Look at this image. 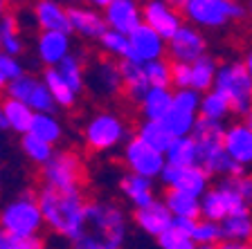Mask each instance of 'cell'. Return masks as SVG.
<instances>
[{
	"instance_id": "46",
	"label": "cell",
	"mask_w": 252,
	"mask_h": 249,
	"mask_svg": "<svg viewBox=\"0 0 252 249\" xmlns=\"http://www.w3.org/2000/svg\"><path fill=\"white\" fill-rule=\"evenodd\" d=\"M171 88L173 90L191 88V65H187V63H171Z\"/></svg>"
},
{
	"instance_id": "18",
	"label": "cell",
	"mask_w": 252,
	"mask_h": 249,
	"mask_svg": "<svg viewBox=\"0 0 252 249\" xmlns=\"http://www.w3.org/2000/svg\"><path fill=\"white\" fill-rule=\"evenodd\" d=\"M131 220H133V224H135V229H140L142 234L151 236L153 240H158L162 234H167L169 229L173 227V222H176L173 213L169 211L167 204L162 202V197L144 209H135V211L131 213Z\"/></svg>"
},
{
	"instance_id": "33",
	"label": "cell",
	"mask_w": 252,
	"mask_h": 249,
	"mask_svg": "<svg viewBox=\"0 0 252 249\" xmlns=\"http://www.w3.org/2000/svg\"><path fill=\"white\" fill-rule=\"evenodd\" d=\"M169 166H200V153L198 146H196L194 137H180V139H173L171 146L164 153Z\"/></svg>"
},
{
	"instance_id": "25",
	"label": "cell",
	"mask_w": 252,
	"mask_h": 249,
	"mask_svg": "<svg viewBox=\"0 0 252 249\" xmlns=\"http://www.w3.org/2000/svg\"><path fill=\"white\" fill-rule=\"evenodd\" d=\"M88 54L84 52V50H74L72 54H70L65 61L59 65V74H61L65 81H68V85L74 90L77 94L86 92V77H88Z\"/></svg>"
},
{
	"instance_id": "39",
	"label": "cell",
	"mask_w": 252,
	"mask_h": 249,
	"mask_svg": "<svg viewBox=\"0 0 252 249\" xmlns=\"http://www.w3.org/2000/svg\"><path fill=\"white\" fill-rule=\"evenodd\" d=\"M225 124H220V121H210V119H203L200 117L198 124H196L194 137L196 146H214V144H223V137H225Z\"/></svg>"
},
{
	"instance_id": "24",
	"label": "cell",
	"mask_w": 252,
	"mask_h": 249,
	"mask_svg": "<svg viewBox=\"0 0 252 249\" xmlns=\"http://www.w3.org/2000/svg\"><path fill=\"white\" fill-rule=\"evenodd\" d=\"M120 70H122V81H124V97L133 106H140L144 94L151 90L147 72H144V65H140L135 61H122Z\"/></svg>"
},
{
	"instance_id": "15",
	"label": "cell",
	"mask_w": 252,
	"mask_h": 249,
	"mask_svg": "<svg viewBox=\"0 0 252 249\" xmlns=\"http://www.w3.org/2000/svg\"><path fill=\"white\" fill-rule=\"evenodd\" d=\"M77 47L70 34L61 31H38L34 38V54L43 68H59Z\"/></svg>"
},
{
	"instance_id": "14",
	"label": "cell",
	"mask_w": 252,
	"mask_h": 249,
	"mask_svg": "<svg viewBox=\"0 0 252 249\" xmlns=\"http://www.w3.org/2000/svg\"><path fill=\"white\" fill-rule=\"evenodd\" d=\"M142 18L144 25L158 31L164 41H169L185 25L178 2H169V0H147L142 5Z\"/></svg>"
},
{
	"instance_id": "42",
	"label": "cell",
	"mask_w": 252,
	"mask_h": 249,
	"mask_svg": "<svg viewBox=\"0 0 252 249\" xmlns=\"http://www.w3.org/2000/svg\"><path fill=\"white\" fill-rule=\"evenodd\" d=\"M156 243H158V249H198V245L191 238V234H187V231H183L178 227H171Z\"/></svg>"
},
{
	"instance_id": "43",
	"label": "cell",
	"mask_w": 252,
	"mask_h": 249,
	"mask_svg": "<svg viewBox=\"0 0 252 249\" xmlns=\"http://www.w3.org/2000/svg\"><path fill=\"white\" fill-rule=\"evenodd\" d=\"M0 74L5 77L7 83H14V81H18L21 77H25L27 72H25V65H23L21 58L0 52Z\"/></svg>"
},
{
	"instance_id": "48",
	"label": "cell",
	"mask_w": 252,
	"mask_h": 249,
	"mask_svg": "<svg viewBox=\"0 0 252 249\" xmlns=\"http://www.w3.org/2000/svg\"><path fill=\"white\" fill-rule=\"evenodd\" d=\"M173 227H178V229H183V231H187V234H191V231H194V227H196V220L180 218V220H176V222H173Z\"/></svg>"
},
{
	"instance_id": "44",
	"label": "cell",
	"mask_w": 252,
	"mask_h": 249,
	"mask_svg": "<svg viewBox=\"0 0 252 249\" xmlns=\"http://www.w3.org/2000/svg\"><path fill=\"white\" fill-rule=\"evenodd\" d=\"M0 249H45V240L38 238H16L0 229Z\"/></svg>"
},
{
	"instance_id": "30",
	"label": "cell",
	"mask_w": 252,
	"mask_h": 249,
	"mask_svg": "<svg viewBox=\"0 0 252 249\" xmlns=\"http://www.w3.org/2000/svg\"><path fill=\"white\" fill-rule=\"evenodd\" d=\"M162 202L173 213V218H187V220H198L200 218V200L194 195H187L183 191H173V189H164Z\"/></svg>"
},
{
	"instance_id": "19",
	"label": "cell",
	"mask_w": 252,
	"mask_h": 249,
	"mask_svg": "<svg viewBox=\"0 0 252 249\" xmlns=\"http://www.w3.org/2000/svg\"><path fill=\"white\" fill-rule=\"evenodd\" d=\"M128 41H131V58L128 61L149 65L153 61L167 58V41L158 31H153L151 27L142 25L135 34L128 36Z\"/></svg>"
},
{
	"instance_id": "13",
	"label": "cell",
	"mask_w": 252,
	"mask_h": 249,
	"mask_svg": "<svg viewBox=\"0 0 252 249\" xmlns=\"http://www.w3.org/2000/svg\"><path fill=\"white\" fill-rule=\"evenodd\" d=\"M160 182L164 184V189L183 191L187 195L198 197V200L212 189V175L205 171L203 166H169L167 164Z\"/></svg>"
},
{
	"instance_id": "6",
	"label": "cell",
	"mask_w": 252,
	"mask_h": 249,
	"mask_svg": "<svg viewBox=\"0 0 252 249\" xmlns=\"http://www.w3.org/2000/svg\"><path fill=\"white\" fill-rule=\"evenodd\" d=\"M214 90H219L230 101L232 114L243 117L252 112V79L248 74L243 61H225L220 63L216 74Z\"/></svg>"
},
{
	"instance_id": "35",
	"label": "cell",
	"mask_w": 252,
	"mask_h": 249,
	"mask_svg": "<svg viewBox=\"0 0 252 249\" xmlns=\"http://www.w3.org/2000/svg\"><path fill=\"white\" fill-rule=\"evenodd\" d=\"M220 234H223V240L252 243V211L236 213L225 222H220Z\"/></svg>"
},
{
	"instance_id": "7",
	"label": "cell",
	"mask_w": 252,
	"mask_h": 249,
	"mask_svg": "<svg viewBox=\"0 0 252 249\" xmlns=\"http://www.w3.org/2000/svg\"><path fill=\"white\" fill-rule=\"evenodd\" d=\"M41 187L50 189H84L86 162L74 148H57L54 157L41 168Z\"/></svg>"
},
{
	"instance_id": "40",
	"label": "cell",
	"mask_w": 252,
	"mask_h": 249,
	"mask_svg": "<svg viewBox=\"0 0 252 249\" xmlns=\"http://www.w3.org/2000/svg\"><path fill=\"white\" fill-rule=\"evenodd\" d=\"M191 238L196 240L198 247H216L223 243V234H220V224L212 222V220H196V227L191 231Z\"/></svg>"
},
{
	"instance_id": "5",
	"label": "cell",
	"mask_w": 252,
	"mask_h": 249,
	"mask_svg": "<svg viewBox=\"0 0 252 249\" xmlns=\"http://www.w3.org/2000/svg\"><path fill=\"white\" fill-rule=\"evenodd\" d=\"M180 14L185 23L203 29H223L230 23L248 18V5L236 0H180Z\"/></svg>"
},
{
	"instance_id": "49",
	"label": "cell",
	"mask_w": 252,
	"mask_h": 249,
	"mask_svg": "<svg viewBox=\"0 0 252 249\" xmlns=\"http://www.w3.org/2000/svg\"><path fill=\"white\" fill-rule=\"evenodd\" d=\"M219 247L220 249H252V243H232V240H223Z\"/></svg>"
},
{
	"instance_id": "32",
	"label": "cell",
	"mask_w": 252,
	"mask_h": 249,
	"mask_svg": "<svg viewBox=\"0 0 252 249\" xmlns=\"http://www.w3.org/2000/svg\"><path fill=\"white\" fill-rule=\"evenodd\" d=\"M2 108H5L7 114V124H9V133H16V135H27L30 133V126L34 121V110L30 106L16 101V99L5 97L2 99Z\"/></svg>"
},
{
	"instance_id": "45",
	"label": "cell",
	"mask_w": 252,
	"mask_h": 249,
	"mask_svg": "<svg viewBox=\"0 0 252 249\" xmlns=\"http://www.w3.org/2000/svg\"><path fill=\"white\" fill-rule=\"evenodd\" d=\"M200 101H203V94L196 92V90L187 88V90H173V104L180 106V108L194 110L200 114Z\"/></svg>"
},
{
	"instance_id": "12",
	"label": "cell",
	"mask_w": 252,
	"mask_h": 249,
	"mask_svg": "<svg viewBox=\"0 0 252 249\" xmlns=\"http://www.w3.org/2000/svg\"><path fill=\"white\" fill-rule=\"evenodd\" d=\"M207 54V38L198 27L185 23L167 41V58L171 63H196Z\"/></svg>"
},
{
	"instance_id": "51",
	"label": "cell",
	"mask_w": 252,
	"mask_h": 249,
	"mask_svg": "<svg viewBox=\"0 0 252 249\" xmlns=\"http://www.w3.org/2000/svg\"><path fill=\"white\" fill-rule=\"evenodd\" d=\"M9 130V124H7V114H5V108H2V101H0V133Z\"/></svg>"
},
{
	"instance_id": "3",
	"label": "cell",
	"mask_w": 252,
	"mask_h": 249,
	"mask_svg": "<svg viewBox=\"0 0 252 249\" xmlns=\"http://www.w3.org/2000/svg\"><path fill=\"white\" fill-rule=\"evenodd\" d=\"M131 126L122 112L113 108H99L86 117L81 126V139L90 153L104 155V153L122 151L126 141L131 139Z\"/></svg>"
},
{
	"instance_id": "22",
	"label": "cell",
	"mask_w": 252,
	"mask_h": 249,
	"mask_svg": "<svg viewBox=\"0 0 252 249\" xmlns=\"http://www.w3.org/2000/svg\"><path fill=\"white\" fill-rule=\"evenodd\" d=\"M223 146H225L227 155L241 168L252 166V130L248 128L246 121H236V124L227 126Z\"/></svg>"
},
{
	"instance_id": "50",
	"label": "cell",
	"mask_w": 252,
	"mask_h": 249,
	"mask_svg": "<svg viewBox=\"0 0 252 249\" xmlns=\"http://www.w3.org/2000/svg\"><path fill=\"white\" fill-rule=\"evenodd\" d=\"M243 65H246L248 74H250V79H252V47L246 50V54H243Z\"/></svg>"
},
{
	"instance_id": "20",
	"label": "cell",
	"mask_w": 252,
	"mask_h": 249,
	"mask_svg": "<svg viewBox=\"0 0 252 249\" xmlns=\"http://www.w3.org/2000/svg\"><path fill=\"white\" fill-rule=\"evenodd\" d=\"M32 18L41 31H61L72 36V25H70L68 5L57 2V0H38L32 5Z\"/></svg>"
},
{
	"instance_id": "34",
	"label": "cell",
	"mask_w": 252,
	"mask_h": 249,
	"mask_svg": "<svg viewBox=\"0 0 252 249\" xmlns=\"http://www.w3.org/2000/svg\"><path fill=\"white\" fill-rule=\"evenodd\" d=\"M135 137L160 153H167V148L173 141V137L167 133L162 121H140L135 126Z\"/></svg>"
},
{
	"instance_id": "54",
	"label": "cell",
	"mask_w": 252,
	"mask_h": 249,
	"mask_svg": "<svg viewBox=\"0 0 252 249\" xmlns=\"http://www.w3.org/2000/svg\"><path fill=\"white\" fill-rule=\"evenodd\" d=\"M246 124H248V128L252 130V112H250V114H248V117H246Z\"/></svg>"
},
{
	"instance_id": "9",
	"label": "cell",
	"mask_w": 252,
	"mask_h": 249,
	"mask_svg": "<svg viewBox=\"0 0 252 249\" xmlns=\"http://www.w3.org/2000/svg\"><path fill=\"white\" fill-rule=\"evenodd\" d=\"M246 211H250V207L234 191L230 180H220L219 184H214L210 191L200 197V218L212 220L216 224L225 222L227 218Z\"/></svg>"
},
{
	"instance_id": "47",
	"label": "cell",
	"mask_w": 252,
	"mask_h": 249,
	"mask_svg": "<svg viewBox=\"0 0 252 249\" xmlns=\"http://www.w3.org/2000/svg\"><path fill=\"white\" fill-rule=\"evenodd\" d=\"M230 184L234 187V191L241 195V200L252 207V175L250 173H243V175H236V177H230Z\"/></svg>"
},
{
	"instance_id": "36",
	"label": "cell",
	"mask_w": 252,
	"mask_h": 249,
	"mask_svg": "<svg viewBox=\"0 0 252 249\" xmlns=\"http://www.w3.org/2000/svg\"><path fill=\"white\" fill-rule=\"evenodd\" d=\"M97 47H99L101 56L113 58V61H117V63L128 61V58H131V41H128V36L117 34V31L108 29L104 36L99 38Z\"/></svg>"
},
{
	"instance_id": "41",
	"label": "cell",
	"mask_w": 252,
	"mask_h": 249,
	"mask_svg": "<svg viewBox=\"0 0 252 249\" xmlns=\"http://www.w3.org/2000/svg\"><path fill=\"white\" fill-rule=\"evenodd\" d=\"M144 72H147L151 88H171V61L169 58H160V61L144 65Z\"/></svg>"
},
{
	"instance_id": "23",
	"label": "cell",
	"mask_w": 252,
	"mask_h": 249,
	"mask_svg": "<svg viewBox=\"0 0 252 249\" xmlns=\"http://www.w3.org/2000/svg\"><path fill=\"white\" fill-rule=\"evenodd\" d=\"M173 106L171 88H151L137 106L140 121H162Z\"/></svg>"
},
{
	"instance_id": "52",
	"label": "cell",
	"mask_w": 252,
	"mask_h": 249,
	"mask_svg": "<svg viewBox=\"0 0 252 249\" xmlns=\"http://www.w3.org/2000/svg\"><path fill=\"white\" fill-rule=\"evenodd\" d=\"M9 2H5V0H0V21H2V18H5L7 14H9Z\"/></svg>"
},
{
	"instance_id": "17",
	"label": "cell",
	"mask_w": 252,
	"mask_h": 249,
	"mask_svg": "<svg viewBox=\"0 0 252 249\" xmlns=\"http://www.w3.org/2000/svg\"><path fill=\"white\" fill-rule=\"evenodd\" d=\"M106 25L110 31L131 36L144 25L142 18V5L135 0H108V7L104 9Z\"/></svg>"
},
{
	"instance_id": "10",
	"label": "cell",
	"mask_w": 252,
	"mask_h": 249,
	"mask_svg": "<svg viewBox=\"0 0 252 249\" xmlns=\"http://www.w3.org/2000/svg\"><path fill=\"white\" fill-rule=\"evenodd\" d=\"M86 90L99 101H110L124 94V81H122L120 63L113 58H97L88 65L86 77Z\"/></svg>"
},
{
	"instance_id": "53",
	"label": "cell",
	"mask_w": 252,
	"mask_h": 249,
	"mask_svg": "<svg viewBox=\"0 0 252 249\" xmlns=\"http://www.w3.org/2000/svg\"><path fill=\"white\" fill-rule=\"evenodd\" d=\"M7 85H9V83L5 81V77H2V74H0V94H5V92H7Z\"/></svg>"
},
{
	"instance_id": "37",
	"label": "cell",
	"mask_w": 252,
	"mask_h": 249,
	"mask_svg": "<svg viewBox=\"0 0 252 249\" xmlns=\"http://www.w3.org/2000/svg\"><path fill=\"white\" fill-rule=\"evenodd\" d=\"M232 114V106L219 90H210V92L203 94V101H200V117L210 121H223Z\"/></svg>"
},
{
	"instance_id": "1",
	"label": "cell",
	"mask_w": 252,
	"mask_h": 249,
	"mask_svg": "<svg viewBox=\"0 0 252 249\" xmlns=\"http://www.w3.org/2000/svg\"><path fill=\"white\" fill-rule=\"evenodd\" d=\"M131 216L113 197H90L70 249H124L131 236Z\"/></svg>"
},
{
	"instance_id": "57",
	"label": "cell",
	"mask_w": 252,
	"mask_h": 249,
	"mask_svg": "<svg viewBox=\"0 0 252 249\" xmlns=\"http://www.w3.org/2000/svg\"><path fill=\"white\" fill-rule=\"evenodd\" d=\"M0 184H2V166H0Z\"/></svg>"
},
{
	"instance_id": "28",
	"label": "cell",
	"mask_w": 252,
	"mask_h": 249,
	"mask_svg": "<svg viewBox=\"0 0 252 249\" xmlns=\"http://www.w3.org/2000/svg\"><path fill=\"white\" fill-rule=\"evenodd\" d=\"M41 79L45 81L47 88H50V92H52V97H54V104H57L59 110H72L74 106H77L79 94L70 88L68 81L59 74L57 68H45Z\"/></svg>"
},
{
	"instance_id": "21",
	"label": "cell",
	"mask_w": 252,
	"mask_h": 249,
	"mask_svg": "<svg viewBox=\"0 0 252 249\" xmlns=\"http://www.w3.org/2000/svg\"><path fill=\"white\" fill-rule=\"evenodd\" d=\"M117 191H120V195L133 207V211L149 207V204H153L158 200L156 182L147 180V177H140V175H133V173H124V175L120 177Z\"/></svg>"
},
{
	"instance_id": "2",
	"label": "cell",
	"mask_w": 252,
	"mask_h": 249,
	"mask_svg": "<svg viewBox=\"0 0 252 249\" xmlns=\"http://www.w3.org/2000/svg\"><path fill=\"white\" fill-rule=\"evenodd\" d=\"M38 204H41L45 227L52 234L70 240L77 234L79 222L84 218L88 197H86L84 189L61 191V189L41 187L38 189Z\"/></svg>"
},
{
	"instance_id": "38",
	"label": "cell",
	"mask_w": 252,
	"mask_h": 249,
	"mask_svg": "<svg viewBox=\"0 0 252 249\" xmlns=\"http://www.w3.org/2000/svg\"><path fill=\"white\" fill-rule=\"evenodd\" d=\"M21 151H23V155H25L27 162H32V164H36L43 168V166L54 157L57 148L45 144V141H41V139H36V137H32V135H23L21 137Z\"/></svg>"
},
{
	"instance_id": "11",
	"label": "cell",
	"mask_w": 252,
	"mask_h": 249,
	"mask_svg": "<svg viewBox=\"0 0 252 249\" xmlns=\"http://www.w3.org/2000/svg\"><path fill=\"white\" fill-rule=\"evenodd\" d=\"M5 97L16 99V101L30 106L34 112H57L59 110L57 104H54L52 92L45 85V81L41 77H34V74H25L18 81L9 83Z\"/></svg>"
},
{
	"instance_id": "26",
	"label": "cell",
	"mask_w": 252,
	"mask_h": 249,
	"mask_svg": "<svg viewBox=\"0 0 252 249\" xmlns=\"http://www.w3.org/2000/svg\"><path fill=\"white\" fill-rule=\"evenodd\" d=\"M27 135L36 137V139L57 148V144H61L63 135H65V128H63V121L59 119L57 112H36Z\"/></svg>"
},
{
	"instance_id": "31",
	"label": "cell",
	"mask_w": 252,
	"mask_h": 249,
	"mask_svg": "<svg viewBox=\"0 0 252 249\" xmlns=\"http://www.w3.org/2000/svg\"><path fill=\"white\" fill-rule=\"evenodd\" d=\"M219 68H220V63L212 54H205L203 58L191 63V90H196L200 94L214 90Z\"/></svg>"
},
{
	"instance_id": "56",
	"label": "cell",
	"mask_w": 252,
	"mask_h": 249,
	"mask_svg": "<svg viewBox=\"0 0 252 249\" xmlns=\"http://www.w3.org/2000/svg\"><path fill=\"white\" fill-rule=\"evenodd\" d=\"M198 249H220L219 245H216V247H198Z\"/></svg>"
},
{
	"instance_id": "27",
	"label": "cell",
	"mask_w": 252,
	"mask_h": 249,
	"mask_svg": "<svg viewBox=\"0 0 252 249\" xmlns=\"http://www.w3.org/2000/svg\"><path fill=\"white\" fill-rule=\"evenodd\" d=\"M0 52L16 58H21L25 52V38H23L21 25H18V16L14 11H9L0 21Z\"/></svg>"
},
{
	"instance_id": "8",
	"label": "cell",
	"mask_w": 252,
	"mask_h": 249,
	"mask_svg": "<svg viewBox=\"0 0 252 249\" xmlns=\"http://www.w3.org/2000/svg\"><path fill=\"white\" fill-rule=\"evenodd\" d=\"M120 160L124 164L126 173L133 175L147 177V180H160L167 168V157L164 153L151 148L149 144H144L142 139H137L135 135L126 141V146L120 151Z\"/></svg>"
},
{
	"instance_id": "29",
	"label": "cell",
	"mask_w": 252,
	"mask_h": 249,
	"mask_svg": "<svg viewBox=\"0 0 252 249\" xmlns=\"http://www.w3.org/2000/svg\"><path fill=\"white\" fill-rule=\"evenodd\" d=\"M198 119H200L198 112L180 108V106L173 104L171 110H169V114L162 119V126L167 128V133L173 137V139H180V137H191Z\"/></svg>"
},
{
	"instance_id": "4",
	"label": "cell",
	"mask_w": 252,
	"mask_h": 249,
	"mask_svg": "<svg viewBox=\"0 0 252 249\" xmlns=\"http://www.w3.org/2000/svg\"><path fill=\"white\" fill-rule=\"evenodd\" d=\"M45 227L43 211L38 204V191L16 193L0 207V229L16 238H38Z\"/></svg>"
},
{
	"instance_id": "55",
	"label": "cell",
	"mask_w": 252,
	"mask_h": 249,
	"mask_svg": "<svg viewBox=\"0 0 252 249\" xmlns=\"http://www.w3.org/2000/svg\"><path fill=\"white\" fill-rule=\"evenodd\" d=\"M248 16H250V21H252V2L248 5Z\"/></svg>"
},
{
	"instance_id": "16",
	"label": "cell",
	"mask_w": 252,
	"mask_h": 249,
	"mask_svg": "<svg viewBox=\"0 0 252 249\" xmlns=\"http://www.w3.org/2000/svg\"><path fill=\"white\" fill-rule=\"evenodd\" d=\"M68 14H70V25H72V36H79L81 41L99 43V38L108 31L104 14L97 11L94 7L86 5V2L68 5Z\"/></svg>"
}]
</instances>
